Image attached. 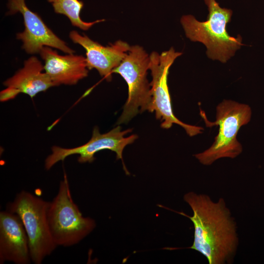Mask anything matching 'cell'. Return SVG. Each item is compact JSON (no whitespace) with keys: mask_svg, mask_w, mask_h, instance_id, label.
Listing matches in <instances>:
<instances>
[{"mask_svg":"<svg viewBox=\"0 0 264 264\" xmlns=\"http://www.w3.org/2000/svg\"><path fill=\"white\" fill-rule=\"evenodd\" d=\"M7 7L8 15L19 12L23 16L25 29L17 34V38L22 42V48L27 53H39L45 46L68 54L74 52L46 26L37 13L27 7L25 0H8Z\"/></svg>","mask_w":264,"mask_h":264,"instance_id":"cell-9","label":"cell"},{"mask_svg":"<svg viewBox=\"0 0 264 264\" xmlns=\"http://www.w3.org/2000/svg\"><path fill=\"white\" fill-rule=\"evenodd\" d=\"M49 202L22 191L7 205L6 210L18 215L23 224L28 238L31 261L35 264H41L57 247L47 220Z\"/></svg>","mask_w":264,"mask_h":264,"instance_id":"cell-5","label":"cell"},{"mask_svg":"<svg viewBox=\"0 0 264 264\" xmlns=\"http://www.w3.org/2000/svg\"><path fill=\"white\" fill-rule=\"evenodd\" d=\"M132 130L121 131L119 126L110 132L101 134L97 127L94 128L91 139L86 144L73 148H63L58 146L52 148V153L45 159V169H50L56 163L64 160L67 157L78 154L79 163H91L94 160V154L103 150H110L116 154V159L122 160V153L125 147L132 143L137 138L135 134L125 137Z\"/></svg>","mask_w":264,"mask_h":264,"instance_id":"cell-8","label":"cell"},{"mask_svg":"<svg viewBox=\"0 0 264 264\" xmlns=\"http://www.w3.org/2000/svg\"><path fill=\"white\" fill-rule=\"evenodd\" d=\"M29 264L28 238L18 215L7 210L0 213V264Z\"/></svg>","mask_w":264,"mask_h":264,"instance_id":"cell-10","label":"cell"},{"mask_svg":"<svg viewBox=\"0 0 264 264\" xmlns=\"http://www.w3.org/2000/svg\"><path fill=\"white\" fill-rule=\"evenodd\" d=\"M204 0L209 11L207 21L199 22L187 15L181 17L180 22L188 38L206 46L209 58L225 63L244 45L242 38L240 35L237 38L230 36L227 31L233 13L231 9L221 7L216 0Z\"/></svg>","mask_w":264,"mask_h":264,"instance_id":"cell-2","label":"cell"},{"mask_svg":"<svg viewBox=\"0 0 264 264\" xmlns=\"http://www.w3.org/2000/svg\"><path fill=\"white\" fill-rule=\"evenodd\" d=\"M50 3L55 13L66 16L72 25L82 30H87L94 24L104 21L97 20L92 22L83 21L80 13L84 6L82 1L79 0H47Z\"/></svg>","mask_w":264,"mask_h":264,"instance_id":"cell-14","label":"cell"},{"mask_svg":"<svg viewBox=\"0 0 264 264\" xmlns=\"http://www.w3.org/2000/svg\"><path fill=\"white\" fill-rule=\"evenodd\" d=\"M184 200L193 215L188 217L194 226L193 244L189 248L204 256L209 264H231L239 245L236 223L223 198L214 202L205 194L186 193Z\"/></svg>","mask_w":264,"mask_h":264,"instance_id":"cell-1","label":"cell"},{"mask_svg":"<svg viewBox=\"0 0 264 264\" xmlns=\"http://www.w3.org/2000/svg\"><path fill=\"white\" fill-rule=\"evenodd\" d=\"M181 52L171 47L161 54L154 51L150 55L149 69L152 81L150 84L152 99L148 111L155 112L156 118L161 120V127L169 129L174 124L182 127L190 136L201 133L202 127L185 124L174 115L167 83L169 68Z\"/></svg>","mask_w":264,"mask_h":264,"instance_id":"cell-7","label":"cell"},{"mask_svg":"<svg viewBox=\"0 0 264 264\" xmlns=\"http://www.w3.org/2000/svg\"><path fill=\"white\" fill-rule=\"evenodd\" d=\"M150 56L139 45L131 46L125 57L112 73L120 75L128 87V96L118 123H127L139 112L149 110L152 99L147 75Z\"/></svg>","mask_w":264,"mask_h":264,"instance_id":"cell-6","label":"cell"},{"mask_svg":"<svg viewBox=\"0 0 264 264\" xmlns=\"http://www.w3.org/2000/svg\"><path fill=\"white\" fill-rule=\"evenodd\" d=\"M69 36L73 43L86 50L88 69H96L108 81L111 80L112 70L120 64L131 47L128 43L121 40L110 45L103 46L76 31H71Z\"/></svg>","mask_w":264,"mask_h":264,"instance_id":"cell-11","label":"cell"},{"mask_svg":"<svg viewBox=\"0 0 264 264\" xmlns=\"http://www.w3.org/2000/svg\"><path fill=\"white\" fill-rule=\"evenodd\" d=\"M39 53L44 62V69L54 86L75 85L88 76L86 58L82 55H60L47 46H44Z\"/></svg>","mask_w":264,"mask_h":264,"instance_id":"cell-13","label":"cell"},{"mask_svg":"<svg viewBox=\"0 0 264 264\" xmlns=\"http://www.w3.org/2000/svg\"><path fill=\"white\" fill-rule=\"evenodd\" d=\"M216 120L209 122L200 111L207 127L219 126V132L211 146L195 157L204 165H211L217 160L224 157L234 158L242 151V147L237 139L241 127L251 119V109L246 104L230 100H224L216 108Z\"/></svg>","mask_w":264,"mask_h":264,"instance_id":"cell-3","label":"cell"},{"mask_svg":"<svg viewBox=\"0 0 264 264\" xmlns=\"http://www.w3.org/2000/svg\"><path fill=\"white\" fill-rule=\"evenodd\" d=\"M47 216L50 233L57 246L70 247L78 243L96 226L95 220L83 217L74 202L66 174L57 195L49 202Z\"/></svg>","mask_w":264,"mask_h":264,"instance_id":"cell-4","label":"cell"},{"mask_svg":"<svg viewBox=\"0 0 264 264\" xmlns=\"http://www.w3.org/2000/svg\"><path fill=\"white\" fill-rule=\"evenodd\" d=\"M44 66L35 56L25 61L23 67L3 84L7 87L0 92V101L13 99L19 93L34 97L37 93L54 86L47 73L43 72Z\"/></svg>","mask_w":264,"mask_h":264,"instance_id":"cell-12","label":"cell"}]
</instances>
